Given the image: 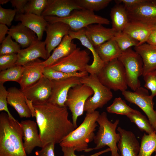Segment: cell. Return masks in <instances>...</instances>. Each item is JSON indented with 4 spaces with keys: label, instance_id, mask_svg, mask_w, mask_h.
<instances>
[{
    "label": "cell",
    "instance_id": "obj_1",
    "mask_svg": "<svg viewBox=\"0 0 156 156\" xmlns=\"http://www.w3.org/2000/svg\"><path fill=\"white\" fill-rule=\"evenodd\" d=\"M33 106L32 116L36 118L43 147L49 143L60 144L75 129L68 119L67 107H60L48 102Z\"/></svg>",
    "mask_w": 156,
    "mask_h": 156
},
{
    "label": "cell",
    "instance_id": "obj_2",
    "mask_svg": "<svg viewBox=\"0 0 156 156\" xmlns=\"http://www.w3.org/2000/svg\"><path fill=\"white\" fill-rule=\"evenodd\" d=\"M20 122L8 114H0V156H27L23 147Z\"/></svg>",
    "mask_w": 156,
    "mask_h": 156
},
{
    "label": "cell",
    "instance_id": "obj_3",
    "mask_svg": "<svg viewBox=\"0 0 156 156\" xmlns=\"http://www.w3.org/2000/svg\"><path fill=\"white\" fill-rule=\"evenodd\" d=\"M99 112L86 113L84 119L78 127L67 135L59 144L62 147L74 148L76 151L86 152L88 143L94 140V132L98 126L96 120Z\"/></svg>",
    "mask_w": 156,
    "mask_h": 156
},
{
    "label": "cell",
    "instance_id": "obj_4",
    "mask_svg": "<svg viewBox=\"0 0 156 156\" xmlns=\"http://www.w3.org/2000/svg\"><path fill=\"white\" fill-rule=\"evenodd\" d=\"M96 122L99 127L94 140L96 146L94 148H88L86 152L100 149L107 146L110 149L111 156H120L117 144L120 136L116 132L119 120H116L113 123L108 120L107 113L103 112L100 114Z\"/></svg>",
    "mask_w": 156,
    "mask_h": 156
},
{
    "label": "cell",
    "instance_id": "obj_5",
    "mask_svg": "<svg viewBox=\"0 0 156 156\" xmlns=\"http://www.w3.org/2000/svg\"><path fill=\"white\" fill-rule=\"evenodd\" d=\"M49 23L61 22L67 24L70 30L77 31L94 24L109 25L110 21L107 19L96 14L94 12L84 9L75 10L69 16L59 17L53 16L44 17Z\"/></svg>",
    "mask_w": 156,
    "mask_h": 156
},
{
    "label": "cell",
    "instance_id": "obj_6",
    "mask_svg": "<svg viewBox=\"0 0 156 156\" xmlns=\"http://www.w3.org/2000/svg\"><path fill=\"white\" fill-rule=\"evenodd\" d=\"M96 75L100 82L110 90L122 92L127 88L125 68L118 58L105 63Z\"/></svg>",
    "mask_w": 156,
    "mask_h": 156
},
{
    "label": "cell",
    "instance_id": "obj_7",
    "mask_svg": "<svg viewBox=\"0 0 156 156\" xmlns=\"http://www.w3.org/2000/svg\"><path fill=\"white\" fill-rule=\"evenodd\" d=\"M81 83L90 87L93 90V96L86 101L84 106V112L92 113L98 108H102L113 97L111 90L99 81L96 75L81 78Z\"/></svg>",
    "mask_w": 156,
    "mask_h": 156
},
{
    "label": "cell",
    "instance_id": "obj_8",
    "mask_svg": "<svg viewBox=\"0 0 156 156\" xmlns=\"http://www.w3.org/2000/svg\"><path fill=\"white\" fill-rule=\"evenodd\" d=\"M118 59L125 68L127 86L133 91L141 87L139 77L142 75L143 64L142 59L131 48L122 52Z\"/></svg>",
    "mask_w": 156,
    "mask_h": 156
},
{
    "label": "cell",
    "instance_id": "obj_9",
    "mask_svg": "<svg viewBox=\"0 0 156 156\" xmlns=\"http://www.w3.org/2000/svg\"><path fill=\"white\" fill-rule=\"evenodd\" d=\"M93 93L90 87L82 84L75 86L69 90L65 105L72 113V122L75 129L77 127L78 118L83 114L86 101Z\"/></svg>",
    "mask_w": 156,
    "mask_h": 156
},
{
    "label": "cell",
    "instance_id": "obj_10",
    "mask_svg": "<svg viewBox=\"0 0 156 156\" xmlns=\"http://www.w3.org/2000/svg\"><path fill=\"white\" fill-rule=\"evenodd\" d=\"M90 59L89 53L77 47L70 54L47 67L66 73L86 71Z\"/></svg>",
    "mask_w": 156,
    "mask_h": 156
},
{
    "label": "cell",
    "instance_id": "obj_11",
    "mask_svg": "<svg viewBox=\"0 0 156 156\" xmlns=\"http://www.w3.org/2000/svg\"><path fill=\"white\" fill-rule=\"evenodd\" d=\"M122 94L128 101L136 105L144 112L156 131V111L154 109L153 98L149 95L148 90L140 87L133 92L124 91Z\"/></svg>",
    "mask_w": 156,
    "mask_h": 156
},
{
    "label": "cell",
    "instance_id": "obj_12",
    "mask_svg": "<svg viewBox=\"0 0 156 156\" xmlns=\"http://www.w3.org/2000/svg\"><path fill=\"white\" fill-rule=\"evenodd\" d=\"M126 9L129 21L140 23L151 27L156 24V0H146Z\"/></svg>",
    "mask_w": 156,
    "mask_h": 156
},
{
    "label": "cell",
    "instance_id": "obj_13",
    "mask_svg": "<svg viewBox=\"0 0 156 156\" xmlns=\"http://www.w3.org/2000/svg\"><path fill=\"white\" fill-rule=\"evenodd\" d=\"M81 78L72 77L58 80H52L51 93L48 102L60 107H66L68 92L70 88L81 84Z\"/></svg>",
    "mask_w": 156,
    "mask_h": 156
},
{
    "label": "cell",
    "instance_id": "obj_14",
    "mask_svg": "<svg viewBox=\"0 0 156 156\" xmlns=\"http://www.w3.org/2000/svg\"><path fill=\"white\" fill-rule=\"evenodd\" d=\"M52 85V81L43 75L36 83L21 91L26 98L33 104H41L48 102Z\"/></svg>",
    "mask_w": 156,
    "mask_h": 156
},
{
    "label": "cell",
    "instance_id": "obj_15",
    "mask_svg": "<svg viewBox=\"0 0 156 156\" xmlns=\"http://www.w3.org/2000/svg\"><path fill=\"white\" fill-rule=\"evenodd\" d=\"M70 30L69 26L63 22L48 23L45 31L46 37L44 41L47 58L50 56L51 52L60 44L64 37L68 34Z\"/></svg>",
    "mask_w": 156,
    "mask_h": 156
},
{
    "label": "cell",
    "instance_id": "obj_16",
    "mask_svg": "<svg viewBox=\"0 0 156 156\" xmlns=\"http://www.w3.org/2000/svg\"><path fill=\"white\" fill-rule=\"evenodd\" d=\"M16 65L23 66L39 57L45 60L47 59V52L44 41L38 38L33 41L28 47L21 49L17 54Z\"/></svg>",
    "mask_w": 156,
    "mask_h": 156
},
{
    "label": "cell",
    "instance_id": "obj_17",
    "mask_svg": "<svg viewBox=\"0 0 156 156\" xmlns=\"http://www.w3.org/2000/svg\"><path fill=\"white\" fill-rule=\"evenodd\" d=\"M82 9L75 0H47L41 16L64 17L70 15L74 10Z\"/></svg>",
    "mask_w": 156,
    "mask_h": 156
},
{
    "label": "cell",
    "instance_id": "obj_18",
    "mask_svg": "<svg viewBox=\"0 0 156 156\" xmlns=\"http://www.w3.org/2000/svg\"><path fill=\"white\" fill-rule=\"evenodd\" d=\"M23 132V145L26 154H30L36 147L42 148L43 145L37 129L36 122L30 120L20 122Z\"/></svg>",
    "mask_w": 156,
    "mask_h": 156
},
{
    "label": "cell",
    "instance_id": "obj_19",
    "mask_svg": "<svg viewBox=\"0 0 156 156\" xmlns=\"http://www.w3.org/2000/svg\"><path fill=\"white\" fill-rule=\"evenodd\" d=\"M43 61L38 59L23 66L24 69L19 83L21 90L34 84L42 77L45 67Z\"/></svg>",
    "mask_w": 156,
    "mask_h": 156
},
{
    "label": "cell",
    "instance_id": "obj_20",
    "mask_svg": "<svg viewBox=\"0 0 156 156\" xmlns=\"http://www.w3.org/2000/svg\"><path fill=\"white\" fill-rule=\"evenodd\" d=\"M117 130L120 136L117 145L120 156H138L140 145L134 134L120 127Z\"/></svg>",
    "mask_w": 156,
    "mask_h": 156
},
{
    "label": "cell",
    "instance_id": "obj_21",
    "mask_svg": "<svg viewBox=\"0 0 156 156\" xmlns=\"http://www.w3.org/2000/svg\"><path fill=\"white\" fill-rule=\"evenodd\" d=\"M84 31L86 36L94 47L112 39L117 32L112 28H107L99 24L88 26L84 28Z\"/></svg>",
    "mask_w": 156,
    "mask_h": 156
},
{
    "label": "cell",
    "instance_id": "obj_22",
    "mask_svg": "<svg viewBox=\"0 0 156 156\" xmlns=\"http://www.w3.org/2000/svg\"><path fill=\"white\" fill-rule=\"evenodd\" d=\"M68 34L73 39H76L79 40L83 46L87 48L92 52L93 61L91 64H88L87 66L86 71L90 74L96 75L103 67L105 63L100 57L95 47L86 36L84 28L77 31L70 30Z\"/></svg>",
    "mask_w": 156,
    "mask_h": 156
},
{
    "label": "cell",
    "instance_id": "obj_23",
    "mask_svg": "<svg viewBox=\"0 0 156 156\" xmlns=\"http://www.w3.org/2000/svg\"><path fill=\"white\" fill-rule=\"evenodd\" d=\"M16 21H20L23 25L34 32L38 39L41 40L48 23L43 16L32 14H16Z\"/></svg>",
    "mask_w": 156,
    "mask_h": 156
},
{
    "label": "cell",
    "instance_id": "obj_24",
    "mask_svg": "<svg viewBox=\"0 0 156 156\" xmlns=\"http://www.w3.org/2000/svg\"><path fill=\"white\" fill-rule=\"evenodd\" d=\"M7 91L8 104L15 109L20 117L28 118L32 116L25 97L21 89L14 87H11L9 88Z\"/></svg>",
    "mask_w": 156,
    "mask_h": 156
},
{
    "label": "cell",
    "instance_id": "obj_25",
    "mask_svg": "<svg viewBox=\"0 0 156 156\" xmlns=\"http://www.w3.org/2000/svg\"><path fill=\"white\" fill-rule=\"evenodd\" d=\"M73 40L68 34L66 35L60 44L54 49L52 54L46 60L43 61L45 67L50 66L73 52L77 47Z\"/></svg>",
    "mask_w": 156,
    "mask_h": 156
},
{
    "label": "cell",
    "instance_id": "obj_26",
    "mask_svg": "<svg viewBox=\"0 0 156 156\" xmlns=\"http://www.w3.org/2000/svg\"><path fill=\"white\" fill-rule=\"evenodd\" d=\"M23 48L28 47L34 40L37 39L35 33L21 23L12 26L8 33Z\"/></svg>",
    "mask_w": 156,
    "mask_h": 156
},
{
    "label": "cell",
    "instance_id": "obj_27",
    "mask_svg": "<svg viewBox=\"0 0 156 156\" xmlns=\"http://www.w3.org/2000/svg\"><path fill=\"white\" fill-rule=\"evenodd\" d=\"M134 49L142 60L143 76L150 72L156 70V47L145 43L134 47Z\"/></svg>",
    "mask_w": 156,
    "mask_h": 156
},
{
    "label": "cell",
    "instance_id": "obj_28",
    "mask_svg": "<svg viewBox=\"0 0 156 156\" xmlns=\"http://www.w3.org/2000/svg\"><path fill=\"white\" fill-rule=\"evenodd\" d=\"M152 30L151 27L144 24L129 21L122 31L138 41L140 45L146 42Z\"/></svg>",
    "mask_w": 156,
    "mask_h": 156
},
{
    "label": "cell",
    "instance_id": "obj_29",
    "mask_svg": "<svg viewBox=\"0 0 156 156\" xmlns=\"http://www.w3.org/2000/svg\"><path fill=\"white\" fill-rule=\"evenodd\" d=\"M94 47L100 57L105 63L118 58L122 53L113 38Z\"/></svg>",
    "mask_w": 156,
    "mask_h": 156
},
{
    "label": "cell",
    "instance_id": "obj_30",
    "mask_svg": "<svg viewBox=\"0 0 156 156\" xmlns=\"http://www.w3.org/2000/svg\"><path fill=\"white\" fill-rule=\"evenodd\" d=\"M110 16L112 28L117 32L122 31L129 22L126 8L120 4H116L112 8Z\"/></svg>",
    "mask_w": 156,
    "mask_h": 156
},
{
    "label": "cell",
    "instance_id": "obj_31",
    "mask_svg": "<svg viewBox=\"0 0 156 156\" xmlns=\"http://www.w3.org/2000/svg\"><path fill=\"white\" fill-rule=\"evenodd\" d=\"M131 122L135 124L140 131L148 134L156 132L148 119L139 111L129 114L126 116Z\"/></svg>",
    "mask_w": 156,
    "mask_h": 156
},
{
    "label": "cell",
    "instance_id": "obj_32",
    "mask_svg": "<svg viewBox=\"0 0 156 156\" xmlns=\"http://www.w3.org/2000/svg\"><path fill=\"white\" fill-rule=\"evenodd\" d=\"M156 149V132L151 134L144 133L142 138L138 156H151Z\"/></svg>",
    "mask_w": 156,
    "mask_h": 156
},
{
    "label": "cell",
    "instance_id": "obj_33",
    "mask_svg": "<svg viewBox=\"0 0 156 156\" xmlns=\"http://www.w3.org/2000/svg\"><path fill=\"white\" fill-rule=\"evenodd\" d=\"M43 75L51 80L64 79L72 77H83L88 75L86 71L66 73L53 70L49 67L44 68Z\"/></svg>",
    "mask_w": 156,
    "mask_h": 156
},
{
    "label": "cell",
    "instance_id": "obj_34",
    "mask_svg": "<svg viewBox=\"0 0 156 156\" xmlns=\"http://www.w3.org/2000/svg\"><path fill=\"white\" fill-rule=\"evenodd\" d=\"M24 68L23 66L15 65L0 73V83L12 81L19 83L22 77Z\"/></svg>",
    "mask_w": 156,
    "mask_h": 156
},
{
    "label": "cell",
    "instance_id": "obj_35",
    "mask_svg": "<svg viewBox=\"0 0 156 156\" xmlns=\"http://www.w3.org/2000/svg\"><path fill=\"white\" fill-rule=\"evenodd\" d=\"M106 110L109 113L126 116L138 111L130 107L120 97L115 98L112 104L107 107Z\"/></svg>",
    "mask_w": 156,
    "mask_h": 156
},
{
    "label": "cell",
    "instance_id": "obj_36",
    "mask_svg": "<svg viewBox=\"0 0 156 156\" xmlns=\"http://www.w3.org/2000/svg\"><path fill=\"white\" fill-rule=\"evenodd\" d=\"M111 0H75L77 4L82 9L91 11H97L107 7Z\"/></svg>",
    "mask_w": 156,
    "mask_h": 156
},
{
    "label": "cell",
    "instance_id": "obj_37",
    "mask_svg": "<svg viewBox=\"0 0 156 156\" xmlns=\"http://www.w3.org/2000/svg\"><path fill=\"white\" fill-rule=\"evenodd\" d=\"M113 38L122 52L139 45L138 41L122 31L117 32Z\"/></svg>",
    "mask_w": 156,
    "mask_h": 156
},
{
    "label": "cell",
    "instance_id": "obj_38",
    "mask_svg": "<svg viewBox=\"0 0 156 156\" xmlns=\"http://www.w3.org/2000/svg\"><path fill=\"white\" fill-rule=\"evenodd\" d=\"M47 0H28L24 8V13L41 16L44 10Z\"/></svg>",
    "mask_w": 156,
    "mask_h": 156
},
{
    "label": "cell",
    "instance_id": "obj_39",
    "mask_svg": "<svg viewBox=\"0 0 156 156\" xmlns=\"http://www.w3.org/2000/svg\"><path fill=\"white\" fill-rule=\"evenodd\" d=\"M0 55L10 54H17L20 50V45L13 41L11 37L8 35L1 44Z\"/></svg>",
    "mask_w": 156,
    "mask_h": 156
},
{
    "label": "cell",
    "instance_id": "obj_40",
    "mask_svg": "<svg viewBox=\"0 0 156 156\" xmlns=\"http://www.w3.org/2000/svg\"><path fill=\"white\" fill-rule=\"evenodd\" d=\"M143 77L144 87L151 91L150 95L153 98L156 96V70L150 72Z\"/></svg>",
    "mask_w": 156,
    "mask_h": 156
},
{
    "label": "cell",
    "instance_id": "obj_41",
    "mask_svg": "<svg viewBox=\"0 0 156 156\" xmlns=\"http://www.w3.org/2000/svg\"><path fill=\"white\" fill-rule=\"evenodd\" d=\"M16 14V12L15 9H5L0 5V23L8 26H10Z\"/></svg>",
    "mask_w": 156,
    "mask_h": 156
},
{
    "label": "cell",
    "instance_id": "obj_42",
    "mask_svg": "<svg viewBox=\"0 0 156 156\" xmlns=\"http://www.w3.org/2000/svg\"><path fill=\"white\" fill-rule=\"evenodd\" d=\"M17 60V54L0 55V70H5L15 65Z\"/></svg>",
    "mask_w": 156,
    "mask_h": 156
},
{
    "label": "cell",
    "instance_id": "obj_43",
    "mask_svg": "<svg viewBox=\"0 0 156 156\" xmlns=\"http://www.w3.org/2000/svg\"><path fill=\"white\" fill-rule=\"evenodd\" d=\"M8 94V91L4 86L3 83H0V111H5L11 118L16 120L8 109L7 99Z\"/></svg>",
    "mask_w": 156,
    "mask_h": 156
},
{
    "label": "cell",
    "instance_id": "obj_44",
    "mask_svg": "<svg viewBox=\"0 0 156 156\" xmlns=\"http://www.w3.org/2000/svg\"><path fill=\"white\" fill-rule=\"evenodd\" d=\"M61 149L63 153V156H86L84 155L78 156L76 155L75 154V150L73 147L63 146L61 147ZM110 151V148H108L103 150L87 156H99L103 153L109 152Z\"/></svg>",
    "mask_w": 156,
    "mask_h": 156
},
{
    "label": "cell",
    "instance_id": "obj_45",
    "mask_svg": "<svg viewBox=\"0 0 156 156\" xmlns=\"http://www.w3.org/2000/svg\"><path fill=\"white\" fill-rule=\"evenodd\" d=\"M55 144L49 143L42 148L41 150H38L35 153L37 156H55L54 149Z\"/></svg>",
    "mask_w": 156,
    "mask_h": 156
},
{
    "label": "cell",
    "instance_id": "obj_46",
    "mask_svg": "<svg viewBox=\"0 0 156 156\" xmlns=\"http://www.w3.org/2000/svg\"><path fill=\"white\" fill-rule=\"evenodd\" d=\"M28 0H10L12 7H14L16 12V14H24V9Z\"/></svg>",
    "mask_w": 156,
    "mask_h": 156
},
{
    "label": "cell",
    "instance_id": "obj_47",
    "mask_svg": "<svg viewBox=\"0 0 156 156\" xmlns=\"http://www.w3.org/2000/svg\"><path fill=\"white\" fill-rule=\"evenodd\" d=\"M146 0H115L116 4L122 3L126 8H131L145 2Z\"/></svg>",
    "mask_w": 156,
    "mask_h": 156
},
{
    "label": "cell",
    "instance_id": "obj_48",
    "mask_svg": "<svg viewBox=\"0 0 156 156\" xmlns=\"http://www.w3.org/2000/svg\"><path fill=\"white\" fill-rule=\"evenodd\" d=\"M9 30L6 25L0 23V43L5 39V36Z\"/></svg>",
    "mask_w": 156,
    "mask_h": 156
},
{
    "label": "cell",
    "instance_id": "obj_49",
    "mask_svg": "<svg viewBox=\"0 0 156 156\" xmlns=\"http://www.w3.org/2000/svg\"><path fill=\"white\" fill-rule=\"evenodd\" d=\"M146 42L149 44L156 47V30H152Z\"/></svg>",
    "mask_w": 156,
    "mask_h": 156
},
{
    "label": "cell",
    "instance_id": "obj_50",
    "mask_svg": "<svg viewBox=\"0 0 156 156\" xmlns=\"http://www.w3.org/2000/svg\"><path fill=\"white\" fill-rule=\"evenodd\" d=\"M10 1L9 0H0V4L1 5H4L6 4L8 2Z\"/></svg>",
    "mask_w": 156,
    "mask_h": 156
},
{
    "label": "cell",
    "instance_id": "obj_51",
    "mask_svg": "<svg viewBox=\"0 0 156 156\" xmlns=\"http://www.w3.org/2000/svg\"><path fill=\"white\" fill-rule=\"evenodd\" d=\"M152 30H156V24L151 27Z\"/></svg>",
    "mask_w": 156,
    "mask_h": 156
},
{
    "label": "cell",
    "instance_id": "obj_52",
    "mask_svg": "<svg viewBox=\"0 0 156 156\" xmlns=\"http://www.w3.org/2000/svg\"><path fill=\"white\" fill-rule=\"evenodd\" d=\"M155 155L154 156H156V150H155Z\"/></svg>",
    "mask_w": 156,
    "mask_h": 156
}]
</instances>
